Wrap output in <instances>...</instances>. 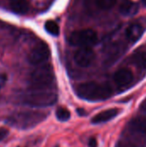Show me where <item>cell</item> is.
<instances>
[{"instance_id":"cell-1","label":"cell","mask_w":146,"mask_h":147,"mask_svg":"<svg viewBox=\"0 0 146 147\" xmlns=\"http://www.w3.org/2000/svg\"><path fill=\"white\" fill-rule=\"evenodd\" d=\"M76 94L83 100L100 102L110 98L113 96V89L108 84L87 82L81 84L77 87Z\"/></svg>"},{"instance_id":"cell-2","label":"cell","mask_w":146,"mask_h":147,"mask_svg":"<svg viewBox=\"0 0 146 147\" xmlns=\"http://www.w3.org/2000/svg\"><path fill=\"white\" fill-rule=\"evenodd\" d=\"M47 115L42 111L26 110L18 111L9 115L5 122L7 125L22 130L30 129L46 120Z\"/></svg>"},{"instance_id":"cell-3","label":"cell","mask_w":146,"mask_h":147,"mask_svg":"<svg viewBox=\"0 0 146 147\" xmlns=\"http://www.w3.org/2000/svg\"><path fill=\"white\" fill-rule=\"evenodd\" d=\"M57 94L51 89L29 88L21 95L19 100L22 103L30 107H49L57 102Z\"/></svg>"},{"instance_id":"cell-4","label":"cell","mask_w":146,"mask_h":147,"mask_svg":"<svg viewBox=\"0 0 146 147\" xmlns=\"http://www.w3.org/2000/svg\"><path fill=\"white\" fill-rule=\"evenodd\" d=\"M29 88L50 89L54 81V72L50 65H40L35 68L29 77Z\"/></svg>"},{"instance_id":"cell-5","label":"cell","mask_w":146,"mask_h":147,"mask_svg":"<svg viewBox=\"0 0 146 147\" xmlns=\"http://www.w3.org/2000/svg\"><path fill=\"white\" fill-rule=\"evenodd\" d=\"M97 42V34L90 28L73 31L69 37V43L78 47H91Z\"/></svg>"},{"instance_id":"cell-6","label":"cell","mask_w":146,"mask_h":147,"mask_svg":"<svg viewBox=\"0 0 146 147\" xmlns=\"http://www.w3.org/2000/svg\"><path fill=\"white\" fill-rule=\"evenodd\" d=\"M50 57V49L44 42L38 43L28 53V60L31 65H43Z\"/></svg>"},{"instance_id":"cell-7","label":"cell","mask_w":146,"mask_h":147,"mask_svg":"<svg viewBox=\"0 0 146 147\" xmlns=\"http://www.w3.org/2000/svg\"><path fill=\"white\" fill-rule=\"evenodd\" d=\"M96 58L95 52L89 47H79L74 53V60L80 67L89 66Z\"/></svg>"},{"instance_id":"cell-8","label":"cell","mask_w":146,"mask_h":147,"mask_svg":"<svg viewBox=\"0 0 146 147\" xmlns=\"http://www.w3.org/2000/svg\"><path fill=\"white\" fill-rule=\"evenodd\" d=\"M145 29V27L141 22H135L130 24L127 27V28L126 29V39L132 43L137 42L144 34Z\"/></svg>"},{"instance_id":"cell-9","label":"cell","mask_w":146,"mask_h":147,"mask_svg":"<svg viewBox=\"0 0 146 147\" xmlns=\"http://www.w3.org/2000/svg\"><path fill=\"white\" fill-rule=\"evenodd\" d=\"M133 79V72L126 68H121L118 70L114 75V80L118 86L124 87L128 85Z\"/></svg>"},{"instance_id":"cell-10","label":"cell","mask_w":146,"mask_h":147,"mask_svg":"<svg viewBox=\"0 0 146 147\" xmlns=\"http://www.w3.org/2000/svg\"><path fill=\"white\" fill-rule=\"evenodd\" d=\"M120 114V109H109L104 111L100 112L99 114L96 115L91 119L92 124H102L108 122L114 118H115Z\"/></svg>"},{"instance_id":"cell-11","label":"cell","mask_w":146,"mask_h":147,"mask_svg":"<svg viewBox=\"0 0 146 147\" xmlns=\"http://www.w3.org/2000/svg\"><path fill=\"white\" fill-rule=\"evenodd\" d=\"M139 9V4L133 1H126L120 7V13L126 16H131L136 15Z\"/></svg>"},{"instance_id":"cell-12","label":"cell","mask_w":146,"mask_h":147,"mask_svg":"<svg viewBox=\"0 0 146 147\" xmlns=\"http://www.w3.org/2000/svg\"><path fill=\"white\" fill-rule=\"evenodd\" d=\"M10 9L17 14H26L29 9V3L28 0H10Z\"/></svg>"},{"instance_id":"cell-13","label":"cell","mask_w":146,"mask_h":147,"mask_svg":"<svg viewBox=\"0 0 146 147\" xmlns=\"http://www.w3.org/2000/svg\"><path fill=\"white\" fill-rule=\"evenodd\" d=\"M129 127L133 132L144 134L146 135V118L145 117L134 118L130 121Z\"/></svg>"},{"instance_id":"cell-14","label":"cell","mask_w":146,"mask_h":147,"mask_svg":"<svg viewBox=\"0 0 146 147\" xmlns=\"http://www.w3.org/2000/svg\"><path fill=\"white\" fill-rule=\"evenodd\" d=\"M133 62L139 68H146V53L145 52H139L135 53L133 57Z\"/></svg>"},{"instance_id":"cell-15","label":"cell","mask_w":146,"mask_h":147,"mask_svg":"<svg viewBox=\"0 0 146 147\" xmlns=\"http://www.w3.org/2000/svg\"><path fill=\"white\" fill-rule=\"evenodd\" d=\"M45 29L47 33L53 36H58L59 34V27L58 23L54 21L49 20L45 23Z\"/></svg>"},{"instance_id":"cell-16","label":"cell","mask_w":146,"mask_h":147,"mask_svg":"<svg viewBox=\"0 0 146 147\" xmlns=\"http://www.w3.org/2000/svg\"><path fill=\"white\" fill-rule=\"evenodd\" d=\"M56 117L60 121H66L71 118V112L64 107H59L56 110Z\"/></svg>"},{"instance_id":"cell-17","label":"cell","mask_w":146,"mask_h":147,"mask_svg":"<svg viewBox=\"0 0 146 147\" xmlns=\"http://www.w3.org/2000/svg\"><path fill=\"white\" fill-rule=\"evenodd\" d=\"M96 3L102 9H110L115 4L116 0H96Z\"/></svg>"},{"instance_id":"cell-18","label":"cell","mask_w":146,"mask_h":147,"mask_svg":"<svg viewBox=\"0 0 146 147\" xmlns=\"http://www.w3.org/2000/svg\"><path fill=\"white\" fill-rule=\"evenodd\" d=\"M7 82V76L4 73H0V90H2Z\"/></svg>"},{"instance_id":"cell-19","label":"cell","mask_w":146,"mask_h":147,"mask_svg":"<svg viewBox=\"0 0 146 147\" xmlns=\"http://www.w3.org/2000/svg\"><path fill=\"white\" fill-rule=\"evenodd\" d=\"M9 134V131L5 127H0V141L4 140Z\"/></svg>"},{"instance_id":"cell-20","label":"cell","mask_w":146,"mask_h":147,"mask_svg":"<svg viewBox=\"0 0 146 147\" xmlns=\"http://www.w3.org/2000/svg\"><path fill=\"white\" fill-rule=\"evenodd\" d=\"M89 147H97V141L95 138H91L89 140Z\"/></svg>"},{"instance_id":"cell-21","label":"cell","mask_w":146,"mask_h":147,"mask_svg":"<svg viewBox=\"0 0 146 147\" xmlns=\"http://www.w3.org/2000/svg\"><path fill=\"white\" fill-rule=\"evenodd\" d=\"M140 110L141 111H143V112H145L146 113V98L141 102V104H140Z\"/></svg>"},{"instance_id":"cell-22","label":"cell","mask_w":146,"mask_h":147,"mask_svg":"<svg viewBox=\"0 0 146 147\" xmlns=\"http://www.w3.org/2000/svg\"><path fill=\"white\" fill-rule=\"evenodd\" d=\"M77 113H78V114H79L80 115H82V116H83V115H87V113H86V111H85L84 109H77Z\"/></svg>"},{"instance_id":"cell-23","label":"cell","mask_w":146,"mask_h":147,"mask_svg":"<svg viewBox=\"0 0 146 147\" xmlns=\"http://www.w3.org/2000/svg\"><path fill=\"white\" fill-rule=\"evenodd\" d=\"M141 2H142V4H143L145 7H146V0H141Z\"/></svg>"}]
</instances>
